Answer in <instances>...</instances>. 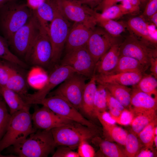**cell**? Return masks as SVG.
<instances>
[{
    "mask_svg": "<svg viewBox=\"0 0 157 157\" xmlns=\"http://www.w3.org/2000/svg\"><path fill=\"white\" fill-rule=\"evenodd\" d=\"M12 146V152L20 157H47L57 147L51 130L41 129Z\"/></svg>",
    "mask_w": 157,
    "mask_h": 157,
    "instance_id": "obj_1",
    "label": "cell"
},
{
    "mask_svg": "<svg viewBox=\"0 0 157 157\" xmlns=\"http://www.w3.org/2000/svg\"><path fill=\"white\" fill-rule=\"evenodd\" d=\"M30 107L11 115L6 130L0 140V152L3 149L26 138L37 130L32 124Z\"/></svg>",
    "mask_w": 157,
    "mask_h": 157,
    "instance_id": "obj_2",
    "label": "cell"
},
{
    "mask_svg": "<svg viewBox=\"0 0 157 157\" xmlns=\"http://www.w3.org/2000/svg\"><path fill=\"white\" fill-rule=\"evenodd\" d=\"M33 13L26 4L16 1L8 3L0 8V24L7 41L26 23Z\"/></svg>",
    "mask_w": 157,
    "mask_h": 157,
    "instance_id": "obj_3",
    "label": "cell"
},
{
    "mask_svg": "<svg viewBox=\"0 0 157 157\" xmlns=\"http://www.w3.org/2000/svg\"><path fill=\"white\" fill-rule=\"evenodd\" d=\"M51 131L57 146H66L72 149L78 147L82 141L95 137L97 133L96 129L74 121Z\"/></svg>",
    "mask_w": 157,
    "mask_h": 157,
    "instance_id": "obj_4",
    "label": "cell"
},
{
    "mask_svg": "<svg viewBox=\"0 0 157 157\" xmlns=\"http://www.w3.org/2000/svg\"><path fill=\"white\" fill-rule=\"evenodd\" d=\"M54 1V16L49 24L48 34L52 48L51 63L56 64L60 61L72 26Z\"/></svg>",
    "mask_w": 157,
    "mask_h": 157,
    "instance_id": "obj_5",
    "label": "cell"
},
{
    "mask_svg": "<svg viewBox=\"0 0 157 157\" xmlns=\"http://www.w3.org/2000/svg\"><path fill=\"white\" fill-rule=\"evenodd\" d=\"M26 23L18 30L7 42L15 54L25 58L39 31L40 22L35 11Z\"/></svg>",
    "mask_w": 157,
    "mask_h": 157,
    "instance_id": "obj_6",
    "label": "cell"
},
{
    "mask_svg": "<svg viewBox=\"0 0 157 157\" xmlns=\"http://www.w3.org/2000/svg\"><path fill=\"white\" fill-rule=\"evenodd\" d=\"M120 55L134 58L148 68L151 60L157 57L156 46L146 42L131 33L120 43Z\"/></svg>",
    "mask_w": 157,
    "mask_h": 157,
    "instance_id": "obj_7",
    "label": "cell"
},
{
    "mask_svg": "<svg viewBox=\"0 0 157 157\" xmlns=\"http://www.w3.org/2000/svg\"><path fill=\"white\" fill-rule=\"evenodd\" d=\"M40 104L45 106L59 115L90 128L96 126L86 119L75 107L63 98L52 95L34 102L33 104Z\"/></svg>",
    "mask_w": 157,
    "mask_h": 157,
    "instance_id": "obj_8",
    "label": "cell"
},
{
    "mask_svg": "<svg viewBox=\"0 0 157 157\" xmlns=\"http://www.w3.org/2000/svg\"><path fill=\"white\" fill-rule=\"evenodd\" d=\"M52 55V48L48 32L40 24L38 34L25 59L32 65L46 67L51 63Z\"/></svg>",
    "mask_w": 157,
    "mask_h": 157,
    "instance_id": "obj_9",
    "label": "cell"
},
{
    "mask_svg": "<svg viewBox=\"0 0 157 157\" xmlns=\"http://www.w3.org/2000/svg\"><path fill=\"white\" fill-rule=\"evenodd\" d=\"M86 78L81 74L75 73L61 83L55 90L50 92L49 96H60L77 110H80Z\"/></svg>",
    "mask_w": 157,
    "mask_h": 157,
    "instance_id": "obj_10",
    "label": "cell"
},
{
    "mask_svg": "<svg viewBox=\"0 0 157 157\" xmlns=\"http://www.w3.org/2000/svg\"><path fill=\"white\" fill-rule=\"evenodd\" d=\"M75 73V70L69 66L61 65L56 66L48 76L42 88L33 94L28 93L23 99L27 104H33L35 101L46 97L51 90Z\"/></svg>",
    "mask_w": 157,
    "mask_h": 157,
    "instance_id": "obj_11",
    "label": "cell"
},
{
    "mask_svg": "<svg viewBox=\"0 0 157 157\" xmlns=\"http://www.w3.org/2000/svg\"><path fill=\"white\" fill-rule=\"evenodd\" d=\"M61 12L69 21L97 24L96 11L79 0H55Z\"/></svg>",
    "mask_w": 157,
    "mask_h": 157,
    "instance_id": "obj_12",
    "label": "cell"
},
{
    "mask_svg": "<svg viewBox=\"0 0 157 157\" xmlns=\"http://www.w3.org/2000/svg\"><path fill=\"white\" fill-rule=\"evenodd\" d=\"M95 64L85 46L66 53L60 64L69 66L76 73L90 78L94 74Z\"/></svg>",
    "mask_w": 157,
    "mask_h": 157,
    "instance_id": "obj_13",
    "label": "cell"
},
{
    "mask_svg": "<svg viewBox=\"0 0 157 157\" xmlns=\"http://www.w3.org/2000/svg\"><path fill=\"white\" fill-rule=\"evenodd\" d=\"M118 42V38L111 36L101 27L96 26L85 46L96 64L111 47Z\"/></svg>",
    "mask_w": 157,
    "mask_h": 157,
    "instance_id": "obj_14",
    "label": "cell"
},
{
    "mask_svg": "<svg viewBox=\"0 0 157 157\" xmlns=\"http://www.w3.org/2000/svg\"><path fill=\"white\" fill-rule=\"evenodd\" d=\"M32 119L35 129L46 130H51L73 121L44 106L40 108H35L32 115Z\"/></svg>",
    "mask_w": 157,
    "mask_h": 157,
    "instance_id": "obj_15",
    "label": "cell"
},
{
    "mask_svg": "<svg viewBox=\"0 0 157 157\" xmlns=\"http://www.w3.org/2000/svg\"><path fill=\"white\" fill-rule=\"evenodd\" d=\"M97 24L74 22L65 44L66 53L85 46Z\"/></svg>",
    "mask_w": 157,
    "mask_h": 157,
    "instance_id": "obj_16",
    "label": "cell"
},
{
    "mask_svg": "<svg viewBox=\"0 0 157 157\" xmlns=\"http://www.w3.org/2000/svg\"><path fill=\"white\" fill-rule=\"evenodd\" d=\"M133 88L129 108L134 114L157 110V99L140 90L134 86Z\"/></svg>",
    "mask_w": 157,
    "mask_h": 157,
    "instance_id": "obj_17",
    "label": "cell"
},
{
    "mask_svg": "<svg viewBox=\"0 0 157 157\" xmlns=\"http://www.w3.org/2000/svg\"><path fill=\"white\" fill-rule=\"evenodd\" d=\"M94 75L97 83L99 84L114 83L125 86H133L138 83L144 74L124 72L113 74Z\"/></svg>",
    "mask_w": 157,
    "mask_h": 157,
    "instance_id": "obj_18",
    "label": "cell"
},
{
    "mask_svg": "<svg viewBox=\"0 0 157 157\" xmlns=\"http://www.w3.org/2000/svg\"><path fill=\"white\" fill-rule=\"evenodd\" d=\"M119 42L113 45L96 63L94 74L110 73L116 68L120 56Z\"/></svg>",
    "mask_w": 157,
    "mask_h": 157,
    "instance_id": "obj_19",
    "label": "cell"
},
{
    "mask_svg": "<svg viewBox=\"0 0 157 157\" xmlns=\"http://www.w3.org/2000/svg\"><path fill=\"white\" fill-rule=\"evenodd\" d=\"M131 33L142 40L156 46L157 40L150 34L146 20L141 16L130 18L126 23Z\"/></svg>",
    "mask_w": 157,
    "mask_h": 157,
    "instance_id": "obj_20",
    "label": "cell"
},
{
    "mask_svg": "<svg viewBox=\"0 0 157 157\" xmlns=\"http://www.w3.org/2000/svg\"><path fill=\"white\" fill-rule=\"evenodd\" d=\"M95 75L86 83L83 94L80 110L89 118H95L94 111V102L97 89Z\"/></svg>",
    "mask_w": 157,
    "mask_h": 157,
    "instance_id": "obj_21",
    "label": "cell"
},
{
    "mask_svg": "<svg viewBox=\"0 0 157 157\" xmlns=\"http://www.w3.org/2000/svg\"><path fill=\"white\" fill-rule=\"evenodd\" d=\"M5 87L17 93L22 98L28 93V87L25 77L22 73L12 66Z\"/></svg>",
    "mask_w": 157,
    "mask_h": 157,
    "instance_id": "obj_22",
    "label": "cell"
},
{
    "mask_svg": "<svg viewBox=\"0 0 157 157\" xmlns=\"http://www.w3.org/2000/svg\"><path fill=\"white\" fill-rule=\"evenodd\" d=\"M0 95L8 106L10 115L30 107V105L27 104L19 94L5 87L0 86Z\"/></svg>",
    "mask_w": 157,
    "mask_h": 157,
    "instance_id": "obj_23",
    "label": "cell"
},
{
    "mask_svg": "<svg viewBox=\"0 0 157 157\" xmlns=\"http://www.w3.org/2000/svg\"><path fill=\"white\" fill-rule=\"evenodd\" d=\"M103 86L110 94L125 108H129L132 89L126 86L114 83H104Z\"/></svg>",
    "mask_w": 157,
    "mask_h": 157,
    "instance_id": "obj_24",
    "label": "cell"
},
{
    "mask_svg": "<svg viewBox=\"0 0 157 157\" xmlns=\"http://www.w3.org/2000/svg\"><path fill=\"white\" fill-rule=\"evenodd\" d=\"M147 69L134 58L126 56H120L116 68L109 74L124 72L144 74Z\"/></svg>",
    "mask_w": 157,
    "mask_h": 157,
    "instance_id": "obj_25",
    "label": "cell"
},
{
    "mask_svg": "<svg viewBox=\"0 0 157 157\" xmlns=\"http://www.w3.org/2000/svg\"><path fill=\"white\" fill-rule=\"evenodd\" d=\"M54 0H45L34 10L41 25L49 33V25L54 16Z\"/></svg>",
    "mask_w": 157,
    "mask_h": 157,
    "instance_id": "obj_26",
    "label": "cell"
},
{
    "mask_svg": "<svg viewBox=\"0 0 157 157\" xmlns=\"http://www.w3.org/2000/svg\"><path fill=\"white\" fill-rule=\"evenodd\" d=\"M95 17L97 24L103 28L111 36L118 38L124 32L126 27V24L121 22L106 18L102 17L100 13L96 11Z\"/></svg>",
    "mask_w": 157,
    "mask_h": 157,
    "instance_id": "obj_27",
    "label": "cell"
},
{
    "mask_svg": "<svg viewBox=\"0 0 157 157\" xmlns=\"http://www.w3.org/2000/svg\"><path fill=\"white\" fill-rule=\"evenodd\" d=\"M156 111L153 110L134 114V117L130 124L131 132L138 136L146 126L157 119Z\"/></svg>",
    "mask_w": 157,
    "mask_h": 157,
    "instance_id": "obj_28",
    "label": "cell"
},
{
    "mask_svg": "<svg viewBox=\"0 0 157 157\" xmlns=\"http://www.w3.org/2000/svg\"><path fill=\"white\" fill-rule=\"evenodd\" d=\"M102 125L104 134L107 135L114 141L124 145L128 133L124 129L113 124L98 118Z\"/></svg>",
    "mask_w": 157,
    "mask_h": 157,
    "instance_id": "obj_29",
    "label": "cell"
},
{
    "mask_svg": "<svg viewBox=\"0 0 157 157\" xmlns=\"http://www.w3.org/2000/svg\"><path fill=\"white\" fill-rule=\"evenodd\" d=\"M134 86L140 90L157 99V79L151 74H144L138 83Z\"/></svg>",
    "mask_w": 157,
    "mask_h": 157,
    "instance_id": "obj_30",
    "label": "cell"
},
{
    "mask_svg": "<svg viewBox=\"0 0 157 157\" xmlns=\"http://www.w3.org/2000/svg\"><path fill=\"white\" fill-rule=\"evenodd\" d=\"M0 58L23 68L27 67L25 63L10 51L7 40L0 36Z\"/></svg>",
    "mask_w": 157,
    "mask_h": 157,
    "instance_id": "obj_31",
    "label": "cell"
},
{
    "mask_svg": "<svg viewBox=\"0 0 157 157\" xmlns=\"http://www.w3.org/2000/svg\"><path fill=\"white\" fill-rule=\"evenodd\" d=\"M124 152L126 157H134L144 146L140 141L137 135L131 132L128 133L124 145Z\"/></svg>",
    "mask_w": 157,
    "mask_h": 157,
    "instance_id": "obj_32",
    "label": "cell"
},
{
    "mask_svg": "<svg viewBox=\"0 0 157 157\" xmlns=\"http://www.w3.org/2000/svg\"><path fill=\"white\" fill-rule=\"evenodd\" d=\"M98 144L102 153L108 157H125L124 151L115 144L108 140H102L100 138H96Z\"/></svg>",
    "mask_w": 157,
    "mask_h": 157,
    "instance_id": "obj_33",
    "label": "cell"
},
{
    "mask_svg": "<svg viewBox=\"0 0 157 157\" xmlns=\"http://www.w3.org/2000/svg\"><path fill=\"white\" fill-rule=\"evenodd\" d=\"M106 90L102 85L99 84L97 86L94 102V111L95 117L98 113L106 111L107 108Z\"/></svg>",
    "mask_w": 157,
    "mask_h": 157,
    "instance_id": "obj_34",
    "label": "cell"
},
{
    "mask_svg": "<svg viewBox=\"0 0 157 157\" xmlns=\"http://www.w3.org/2000/svg\"><path fill=\"white\" fill-rule=\"evenodd\" d=\"M156 126L157 119L149 124L138 135V137L140 141L144 147H153L154 139L155 136L154 129Z\"/></svg>",
    "mask_w": 157,
    "mask_h": 157,
    "instance_id": "obj_35",
    "label": "cell"
},
{
    "mask_svg": "<svg viewBox=\"0 0 157 157\" xmlns=\"http://www.w3.org/2000/svg\"><path fill=\"white\" fill-rule=\"evenodd\" d=\"M127 14H129L128 11L121 4L110 6L100 13L103 17L113 20Z\"/></svg>",
    "mask_w": 157,
    "mask_h": 157,
    "instance_id": "obj_36",
    "label": "cell"
},
{
    "mask_svg": "<svg viewBox=\"0 0 157 157\" xmlns=\"http://www.w3.org/2000/svg\"><path fill=\"white\" fill-rule=\"evenodd\" d=\"M106 90L107 105L109 109V113L111 116H118L126 108L112 96L107 90Z\"/></svg>",
    "mask_w": 157,
    "mask_h": 157,
    "instance_id": "obj_37",
    "label": "cell"
},
{
    "mask_svg": "<svg viewBox=\"0 0 157 157\" xmlns=\"http://www.w3.org/2000/svg\"><path fill=\"white\" fill-rule=\"evenodd\" d=\"M10 116L5 102L0 98V140L6 132Z\"/></svg>",
    "mask_w": 157,
    "mask_h": 157,
    "instance_id": "obj_38",
    "label": "cell"
},
{
    "mask_svg": "<svg viewBox=\"0 0 157 157\" xmlns=\"http://www.w3.org/2000/svg\"><path fill=\"white\" fill-rule=\"evenodd\" d=\"M110 116L116 123L122 125H128L131 123L134 115L131 110L125 108L118 116Z\"/></svg>",
    "mask_w": 157,
    "mask_h": 157,
    "instance_id": "obj_39",
    "label": "cell"
},
{
    "mask_svg": "<svg viewBox=\"0 0 157 157\" xmlns=\"http://www.w3.org/2000/svg\"><path fill=\"white\" fill-rule=\"evenodd\" d=\"M77 153L80 157H93L95 155V150L87 141H82L78 146Z\"/></svg>",
    "mask_w": 157,
    "mask_h": 157,
    "instance_id": "obj_40",
    "label": "cell"
},
{
    "mask_svg": "<svg viewBox=\"0 0 157 157\" xmlns=\"http://www.w3.org/2000/svg\"><path fill=\"white\" fill-rule=\"evenodd\" d=\"M52 155L53 157H80L77 152L67 146H58Z\"/></svg>",
    "mask_w": 157,
    "mask_h": 157,
    "instance_id": "obj_41",
    "label": "cell"
},
{
    "mask_svg": "<svg viewBox=\"0 0 157 157\" xmlns=\"http://www.w3.org/2000/svg\"><path fill=\"white\" fill-rule=\"evenodd\" d=\"M121 3L129 14H136L139 13L141 4L139 0H123Z\"/></svg>",
    "mask_w": 157,
    "mask_h": 157,
    "instance_id": "obj_42",
    "label": "cell"
},
{
    "mask_svg": "<svg viewBox=\"0 0 157 157\" xmlns=\"http://www.w3.org/2000/svg\"><path fill=\"white\" fill-rule=\"evenodd\" d=\"M11 65L0 61V86L5 87L10 73Z\"/></svg>",
    "mask_w": 157,
    "mask_h": 157,
    "instance_id": "obj_43",
    "label": "cell"
},
{
    "mask_svg": "<svg viewBox=\"0 0 157 157\" xmlns=\"http://www.w3.org/2000/svg\"><path fill=\"white\" fill-rule=\"evenodd\" d=\"M157 13V0H148L142 14L140 16L145 20Z\"/></svg>",
    "mask_w": 157,
    "mask_h": 157,
    "instance_id": "obj_44",
    "label": "cell"
},
{
    "mask_svg": "<svg viewBox=\"0 0 157 157\" xmlns=\"http://www.w3.org/2000/svg\"><path fill=\"white\" fill-rule=\"evenodd\" d=\"M123 0H102L99 5L95 8V11L99 10L101 12L108 8L116 4Z\"/></svg>",
    "mask_w": 157,
    "mask_h": 157,
    "instance_id": "obj_45",
    "label": "cell"
},
{
    "mask_svg": "<svg viewBox=\"0 0 157 157\" xmlns=\"http://www.w3.org/2000/svg\"><path fill=\"white\" fill-rule=\"evenodd\" d=\"M156 152L153 147H144L141 148L136 155L135 157H153L156 156Z\"/></svg>",
    "mask_w": 157,
    "mask_h": 157,
    "instance_id": "obj_46",
    "label": "cell"
},
{
    "mask_svg": "<svg viewBox=\"0 0 157 157\" xmlns=\"http://www.w3.org/2000/svg\"><path fill=\"white\" fill-rule=\"evenodd\" d=\"M82 3L88 6L92 9L95 8L102 0H79Z\"/></svg>",
    "mask_w": 157,
    "mask_h": 157,
    "instance_id": "obj_47",
    "label": "cell"
},
{
    "mask_svg": "<svg viewBox=\"0 0 157 157\" xmlns=\"http://www.w3.org/2000/svg\"><path fill=\"white\" fill-rule=\"evenodd\" d=\"M45 0H27L26 3L32 10H35Z\"/></svg>",
    "mask_w": 157,
    "mask_h": 157,
    "instance_id": "obj_48",
    "label": "cell"
},
{
    "mask_svg": "<svg viewBox=\"0 0 157 157\" xmlns=\"http://www.w3.org/2000/svg\"><path fill=\"white\" fill-rule=\"evenodd\" d=\"M150 70L151 74L157 78V57L153 58L150 63Z\"/></svg>",
    "mask_w": 157,
    "mask_h": 157,
    "instance_id": "obj_49",
    "label": "cell"
},
{
    "mask_svg": "<svg viewBox=\"0 0 157 157\" xmlns=\"http://www.w3.org/2000/svg\"><path fill=\"white\" fill-rule=\"evenodd\" d=\"M151 21V23L156 27L157 26V13H155L148 19Z\"/></svg>",
    "mask_w": 157,
    "mask_h": 157,
    "instance_id": "obj_50",
    "label": "cell"
},
{
    "mask_svg": "<svg viewBox=\"0 0 157 157\" xmlns=\"http://www.w3.org/2000/svg\"><path fill=\"white\" fill-rule=\"evenodd\" d=\"M17 0H0V8L6 3Z\"/></svg>",
    "mask_w": 157,
    "mask_h": 157,
    "instance_id": "obj_51",
    "label": "cell"
},
{
    "mask_svg": "<svg viewBox=\"0 0 157 157\" xmlns=\"http://www.w3.org/2000/svg\"><path fill=\"white\" fill-rule=\"evenodd\" d=\"M154 144L156 149L157 148V135L155 136L154 139Z\"/></svg>",
    "mask_w": 157,
    "mask_h": 157,
    "instance_id": "obj_52",
    "label": "cell"
},
{
    "mask_svg": "<svg viewBox=\"0 0 157 157\" xmlns=\"http://www.w3.org/2000/svg\"><path fill=\"white\" fill-rule=\"evenodd\" d=\"M141 4H142L143 5L145 4L146 3H147L148 0H139Z\"/></svg>",
    "mask_w": 157,
    "mask_h": 157,
    "instance_id": "obj_53",
    "label": "cell"
},
{
    "mask_svg": "<svg viewBox=\"0 0 157 157\" xmlns=\"http://www.w3.org/2000/svg\"><path fill=\"white\" fill-rule=\"evenodd\" d=\"M157 126H156L154 128V133L155 135H157Z\"/></svg>",
    "mask_w": 157,
    "mask_h": 157,
    "instance_id": "obj_54",
    "label": "cell"
}]
</instances>
